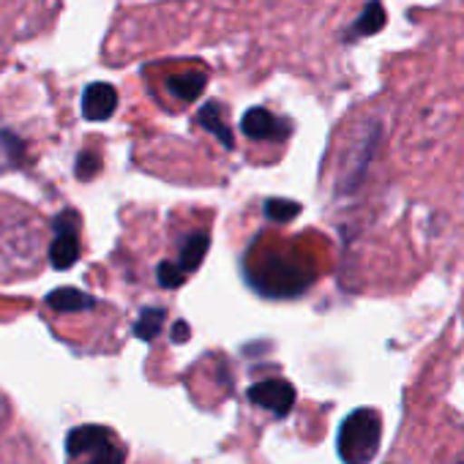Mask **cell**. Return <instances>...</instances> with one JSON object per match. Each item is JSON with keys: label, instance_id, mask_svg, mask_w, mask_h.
<instances>
[{"label": "cell", "instance_id": "7", "mask_svg": "<svg viewBox=\"0 0 464 464\" xmlns=\"http://www.w3.org/2000/svg\"><path fill=\"white\" fill-rule=\"evenodd\" d=\"M118 110V91L110 82H93L82 93V115L88 121H107Z\"/></svg>", "mask_w": 464, "mask_h": 464}, {"label": "cell", "instance_id": "3", "mask_svg": "<svg viewBox=\"0 0 464 464\" xmlns=\"http://www.w3.org/2000/svg\"><path fill=\"white\" fill-rule=\"evenodd\" d=\"M66 453L72 464H123L126 445L112 429L85 423L69 431Z\"/></svg>", "mask_w": 464, "mask_h": 464}, {"label": "cell", "instance_id": "2", "mask_svg": "<svg viewBox=\"0 0 464 464\" xmlns=\"http://www.w3.org/2000/svg\"><path fill=\"white\" fill-rule=\"evenodd\" d=\"M382 420L377 410H355L339 426V456L344 464H369L380 450Z\"/></svg>", "mask_w": 464, "mask_h": 464}, {"label": "cell", "instance_id": "9", "mask_svg": "<svg viewBox=\"0 0 464 464\" xmlns=\"http://www.w3.org/2000/svg\"><path fill=\"white\" fill-rule=\"evenodd\" d=\"M197 123H199L202 129H208L227 150L236 148V140H232V131L227 129V123H224V118H221V107H218L216 102H208V104L199 110Z\"/></svg>", "mask_w": 464, "mask_h": 464}, {"label": "cell", "instance_id": "1", "mask_svg": "<svg viewBox=\"0 0 464 464\" xmlns=\"http://www.w3.org/2000/svg\"><path fill=\"white\" fill-rule=\"evenodd\" d=\"M249 279L252 285L271 298H295L301 293H306V287L312 285L314 274L309 268H304L301 263L285 257V255H266L260 260V266L249 268Z\"/></svg>", "mask_w": 464, "mask_h": 464}, {"label": "cell", "instance_id": "5", "mask_svg": "<svg viewBox=\"0 0 464 464\" xmlns=\"http://www.w3.org/2000/svg\"><path fill=\"white\" fill-rule=\"evenodd\" d=\"M249 401L274 412L276 418H285L295 404V388L282 377H268L249 388Z\"/></svg>", "mask_w": 464, "mask_h": 464}, {"label": "cell", "instance_id": "6", "mask_svg": "<svg viewBox=\"0 0 464 464\" xmlns=\"http://www.w3.org/2000/svg\"><path fill=\"white\" fill-rule=\"evenodd\" d=\"M241 129L249 140H257V142H282L290 137V123L285 118H276L266 107H252L244 115Z\"/></svg>", "mask_w": 464, "mask_h": 464}, {"label": "cell", "instance_id": "8", "mask_svg": "<svg viewBox=\"0 0 464 464\" xmlns=\"http://www.w3.org/2000/svg\"><path fill=\"white\" fill-rule=\"evenodd\" d=\"M385 23H388V14H385L382 4H380V0H369V4L363 6V12H361V17L350 25L347 42L374 36V34H380V31L385 28Z\"/></svg>", "mask_w": 464, "mask_h": 464}, {"label": "cell", "instance_id": "11", "mask_svg": "<svg viewBox=\"0 0 464 464\" xmlns=\"http://www.w3.org/2000/svg\"><path fill=\"white\" fill-rule=\"evenodd\" d=\"M266 213L271 216V221H290L293 216L301 213L298 202H287V199H268L266 202Z\"/></svg>", "mask_w": 464, "mask_h": 464}, {"label": "cell", "instance_id": "4", "mask_svg": "<svg viewBox=\"0 0 464 464\" xmlns=\"http://www.w3.org/2000/svg\"><path fill=\"white\" fill-rule=\"evenodd\" d=\"M50 260L58 271H66L80 260V216L74 210H63L55 218V238L50 246Z\"/></svg>", "mask_w": 464, "mask_h": 464}, {"label": "cell", "instance_id": "10", "mask_svg": "<svg viewBox=\"0 0 464 464\" xmlns=\"http://www.w3.org/2000/svg\"><path fill=\"white\" fill-rule=\"evenodd\" d=\"M205 85H208V80H205V74H183V77H169L167 80V91L175 96V99H180V102H194L202 91H205Z\"/></svg>", "mask_w": 464, "mask_h": 464}]
</instances>
